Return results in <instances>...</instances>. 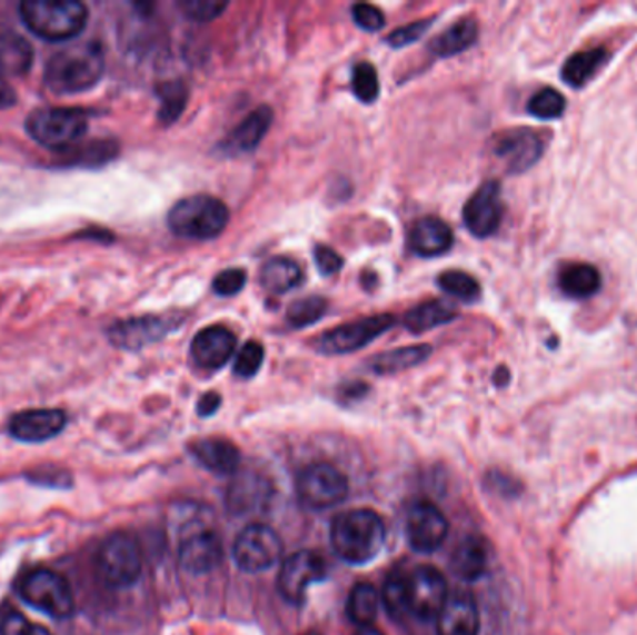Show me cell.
Returning <instances> with one entry per match:
<instances>
[{
    "label": "cell",
    "instance_id": "11",
    "mask_svg": "<svg viewBox=\"0 0 637 635\" xmlns=\"http://www.w3.org/2000/svg\"><path fill=\"white\" fill-rule=\"evenodd\" d=\"M448 579L431 565H419L405 576V602L414 617L431 621L448 602Z\"/></svg>",
    "mask_w": 637,
    "mask_h": 635
},
{
    "label": "cell",
    "instance_id": "41",
    "mask_svg": "<svg viewBox=\"0 0 637 635\" xmlns=\"http://www.w3.org/2000/svg\"><path fill=\"white\" fill-rule=\"evenodd\" d=\"M380 601L385 602L386 609H388L391 617L399 618L402 617V615H407V602H405V576L391 574L390 578L386 579L385 589H382Z\"/></svg>",
    "mask_w": 637,
    "mask_h": 635
},
{
    "label": "cell",
    "instance_id": "2",
    "mask_svg": "<svg viewBox=\"0 0 637 635\" xmlns=\"http://www.w3.org/2000/svg\"><path fill=\"white\" fill-rule=\"evenodd\" d=\"M104 73V54L99 43L66 47L47 62L46 85L52 93L71 96L96 87Z\"/></svg>",
    "mask_w": 637,
    "mask_h": 635
},
{
    "label": "cell",
    "instance_id": "25",
    "mask_svg": "<svg viewBox=\"0 0 637 635\" xmlns=\"http://www.w3.org/2000/svg\"><path fill=\"white\" fill-rule=\"evenodd\" d=\"M488 554L482 538L470 535L462 538L451 555V570L462 582H477L487 573Z\"/></svg>",
    "mask_w": 637,
    "mask_h": 635
},
{
    "label": "cell",
    "instance_id": "16",
    "mask_svg": "<svg viewBox=\"0 0 637 635\" xmlns=\"http://www.w3.org/2000/svg\"><path fill=\"white\" fill-rule=\"evenodd\" d=\"M543 138L531 129H512L494 138L492 153L504 162L507 172L522 173L543 155Z\"/></svg>",
    "mask_w": 637,
    "mask_h": 635
},
{
    "label": "cell",
    "instance_id": "49",
    "mask_svg": "<svg viewBox=\"0 0 637 635\" xmlns=\"http://www.w3.org/2000/svg\"><path fill=\"white\" fill-rule=\"evenodd\" d=\"M18 103V93L0 77V110L10 109Z\"/></svg>",
    "mask_w": 637,
    "mask_h": 635
},
{
    "label": "cell",
    "instance_id": "9",
    "mask_svg": "<svg viewBox=\"0 0 637 635\" xmlns=\"http://www.w3.org/2000/svg\"><path fill=\"white\" fill-rule=\"evenodd\" d=\"M183 314H165V315H142V317H131V319H123L118 321L109 328L110 344L121 350H137L146 349L150 345L161 341L170 334L179 330L183 325Z\"/></svg>",
    "mask_w": 637,
    "mask_h": 635
},
{
    "label": "cell",
    "instance_id": "35",
    "mask_svg": "<svg viewBox=\"0 0 637 635\" xmlns=\"http://www.w3.org/2000/svg\"><path fill=\"white\" fill-rule=\"evenodd\" d=\"M327 298H300V300H295V302L289 306L288 314H286V321H288L289 327L295 328V330H300V328L311 327V325H316L317 321H321L322 317L327 315Z\"/></svg>",
    "mask_w": 637,
    "mask_h": 635
},
{
    "label": "cell",
    "instance_id": "45",
    "mask_svg": "<svg viewBox=\"0 0 637 635\" xmlns=\"http://www.w3.org/2000/svg\"><path fill=\"white\" fill-rule=\"evenodd\" d=\"M352 21L366 32H379L385 29V13L371 4H355L352 7Z\"/></svg>",
    "mask_w": 637,
    "mask_h": 635
},
{
    "label": "cell",
    "instance_id": "39",
    "mask_svg": "<svg viewBox=\"0 0 637 635\" xmlns=\"http://www.w3.org/2000/svg\"><path fill=\"white\" fill-rule=\"evenodd\" d=\"M265 349L259 341H248L233 364V375L239 378H253L263 366Z\"/></svg>",
    "mask_w": 637,
    "mask_h": 635
},
{
    "label": "cell",
    "instance_id": "10",
    "mask_svg": "<svg viewBox=\"0 0 637 635\" xmlns=\"http://www.w3.org/2000/svg\"><path fill=\"white\" fill-rule=\"evenodd\" d=\"M394 325H396L394 315H374V317L358 319V321L341 325V327L321 334L313 341V347L321 355H350V353L368 347L371 341L388 333Z\"/></svg>",
    "mask_w": 637,
    "mask_h": 635
},
{
    "label": "cell",
    "instance_id": "17",
    "mask_svg": "<svg viewBox=\"0 0 637 635\" xmlns=\"http://www.w3.org/2000/svg\"><path fill=\"white\" fill-rule=\"evenodd\" d=\"M222 559H225V546L219 535L211 529L190 533L189 537L179 544V563L187 573H211L219 567Z\"/></svg>",
    "mask_w": 637,
    "mask_h": 635
},
{
    "label": "cell",
    "instance_id": "51",
    "mask_svg": "<svg viewBox=\"0 0 637 635\" xmlns=\"http://www.w3.org/2000/svg\"><path fill=\"white\" fill-rule=\"evenodd\" d=\"M355 635H385L380 629L375 628V626H364V628H358Z\"/></svg>",
    "mask_w": 637,
    "mask_h": 635
},
{
    "label": "cell",
    "instance_id": "12",
    "mask_svg": "<svg viewBox=\"0 0 637 635\" xmlns=\"http://www.w3.org/2000/svg\"><path fill=\"white\" fill-rule=\"evenodd\" d=\"M283 554V543L272 527L250 524L233 543V559L245 573H263L275 567Z\"/></svg>",
    "mask_w": 637,
    "mask_h": 635
},
{
    "label": "cell",
    "instance_id": "23",
    "mask_svg": "<svg viewBox=\"0 0 637 635\" xmlns=\"http://www.w3.org/2000/svg\"><path fill=\"white\" fill-rule=\"evenodd\" d=\"M270 494H272V487L263 475L241 472V474H236L228 488L226 505L233 515L242 516L252 510L263 509L265 504L269 502Z\"/></svg>",
    "mask_w": 637,
    "mask_h": 635
},
{
    "label": "cell",
    "instance_id": "38",
    "mask_svg": "<svg viewBox=\"0 0 637 635\" xmlns=\"http://www.w3.org/2000/svg\"><path fill=\"white\" fill-rule=\"evenodd\" d=\"M528 110L539 120H556L565 112V98L554 88H545L529 99Z\"/></svg>",
    "mask_w": 637,
    "mask_h": 635
},
{
    "label": "cell",
    "instance_id": "27",
    "mask_svg": "<svg viewBox=\"0 0 637 635\" xmlns=\"http://www.w3.org/2000/svg\"><path fill=\"white\" fill-rule=\"evenodd\" d=\"M431 345H414V347L386 350V353H380L368 361V369L374 375H380V377L397 375V373L407 371V369L424 364L431 356Z\"/></svg>",
    "mask_w": 637,
    "mask_h": 635
},
{
    "label": "cell",
    "instance_id": "8",
    "mask_svg": "<svg viewBox=\"0 0 637 635\" xmlns=\"http://www.w3.org/2000/svg\"><path fill=\"white\" fill-rule=\"evenodd\" d=\"M349 494V479L332 464L316 463L306 466L297 479L300 504L311 510L332 509Z\"/></svg>",
    "mask_w": 637,
    "mask_h": 635
},
{
    "label": "cell",
    "instance_id": "32",
    "mask_svg": "<svg viewBox=\"0 0 637 635\" xmlns=\"http://www.w3.org/2000/svg\"><path fill=\"white\" fill-rule=\"evenodd\" d=\"M380 595L371 584H357L350 591L347 598V617L350 623L357 624L358 628L374 626L375 618L379 615Z\"/></svg>",
    "mask_w": 637,
    "mask_h": 635
},
{
    "label": "cell",
    "instance_id": "15",
    "mask_svg": "<svg viewBox=\"0 0 637 635\" xmlns=\"http://www.w3.org/2000/svg\"><path fill=\"white\" fill-rule=\"evenodd\" d=\"M504 218L501 204V185L498 181H487L466 201L462 220L474 237L487 239L500 228Z\"/></svg>",
    "mask_w": 637,
    "mask_h": 635
},
{
    "label": "cell",
    "instance_id": "31",
    "mask_svg": "<svg viewBox=\"0 0 637 635\" xmlns=\"http://www.w3.org/2000/svg\"><path fill=\"white\" fill-rule=\"evenodd\" d=\"M559 287L570 298H589L600 289L603 278L593 265L569 264L559 272Z\"/></svg>",
    "mask_w": 637,
    "mask_h": 635
},
{
    "label": "cell",
    "instance_id": "14",
    "mask_svg": "<svg viewBox=\"0 0 637 635\" xmlns=\"http://www.w3.org/2000/svg\"><path fill=\"white\" fill-rule=\"evenodd\" d=\"M448 518L431 502H418L408 510L407 540L418 554H432L448 538Z\"/></svg>",
    "mask_w": 637,
    "mask_h": 635
},
{
    "label": "cell",
    "instance_id": "42",
    "mask_svg": "<svg viewBox=\"0 0 637 635\" xmlns=\"http://www.w3.org/2000/svg\"><path fill=\"white\" fill-rule=\"evenodd\" d=\"M0 635H51V632L29 621L23 613L8 612L0 618Z\"/></svg>",
    "mask_w": 637,
    "mask_h": 635
},
{
    "label": "cell",
    "instance_id": "6",
    "mask_svg": "<svg viewBox=\"0 0 637 635\" xmlns=\"http://www.w3.org/2000/svg\"><path fill=\"white\" fill-rule=\"evenodd\" d=\"M99 576L115 589L137 584L142 574V552L137 538L126 532L112 533L104 538L98 552Z\"/></svg>",
    "mask_w": 637,
    "mask_h": 635
},
{
    "label": "cell",
    "instance_id": "50",
    "mask_svg": "<svg viewBox=\"0 0 637 635\" xmlns=\"http://www.w3.org/2000/svg\"><path fill=\"white\" fill-rule=\"evenodd\" d=\"M507 383H509V371H507L506 367H500V369L496 371V375H494V384L501 388V386H506Z\"/></svg>",
    "mask_w": 637,
    "mask_h": 635
},
{
    "label": "cell",
    "instance_id": "3",
    "mask_svg": "<svg viewBox=\"0 0 637 635\" xmlns=\"http://www.w3.org/2000/svg\"><path fill=\"white\" fill-rule=\"evenodd\" d=\"M19 13L32 34L49 41L71 40L88 23L87 7L76 0H24Z\"/></svg>",
    "mask_w": 637,
    "mask_h": 635
},
{
    "label": "cell",
    "instance_id": "29",
    "mask_svg": "<svg viewBox=\"0 0 637 635\" xmlns=\"http://www.w3.org/2000/svg\"><path fill=\"white\" fill-rule=\"evenodd\" d=\"M477 36H479V27H477L476 19H460L429 43V51L432 57L437 58L455 57L470 49L476 43Z\"/></svg>",
    "mask_w": 637,
    "mask_h": 635
},
{
    "label": "cell",
    "instance_id": "44",
    "mask_svg": "<svg viewBox=\"0 0 637 635\" xmlns=\"http://www.w3.org/2000/svg\"><path fill=\"white\" fill-rule=\"evenodd\" d=\"M247 286V272L242 269L222 270L215 280H212V291L219 297H233Z\"/></svg>",
    "mask_w": 637,
    "mask_h": 635
},
{
    "label": "cell",
    "instance_id": "36",
    "mask_svg": "<svg viewBox=\"0 0 637 635\" xmlns=\"http://www.w3.org/2000/svg\"><path fill=\"white\" fill-rule=\"evenodd\" d=\"M438 287L449 297L459 298L462 302H476L481 297V287L474 276L462 270H446L438 276Z\"/></svg>",
    "mask_w": 637,
    "mask_h": 635
},
{
    "label": "cell",
    "instance_id": "46",
    "mask_svg": "<svg viewBox=\"0 0 637 635\" xmlns=\"http://www.w3.org/2000/svg\"><path fill=\"white\" fill-rule=\"evenodd\" d=\"M313 259H316L317 269L322 276L338 275L344 267V258L327 245H317L313 248Z\"/></svg>",
    "mask_w": 637,
    "mask_h": 635
},
{
    "label": "cell",
    "instance_id": "26",
    "mask_svg": "<svg viewBox=\"0 0 637 635\" xmlns=\"http://www.w3.org/2000/svg\"><path fill=\"white\" fill-rule=\"evenodd\" d=\"M34 49L23 36L0 30V77H21L32 68Z\"/></svg>",
    "mask_w": 637,
    "mask_h": 635
},
{
    "label": "cell",
    "instance_id": "7",
    "mask_svg": "<svg viewBox=\"0 0 637 635\" xmlns=\"http://www.w3.org/2000/svg\"><path fill=\"white\" fill-rule=\"evenodd\" d=\"M88 129V116L79 109H38L27 118V131L36 142L49 149L76 146Z\"/></svg>",
    "mask_w": 637,
    "mask_h": 635
},
{
    "label": "cell",
    "instance_id": "30",
    "mask_svg": "<svg viewBox=\"0 0 637 635\" xmlns=\"http://www.w3.org/2000/svg\"><path fill=\"white\" fill-rule=\"evenodd\" d=\"M259 281L270 295H286L293 291L302 281V269L293 259L272 258L263 265L259 272Z\"/></svg>",
    "mask_w": 637,
    "mask_h": 635
},
{
    "label": "cell",
    "instance_id": "24",
    "mask_svg": "<svg viewBox=\"0 0 637 635\" xmlns=\"http://www.w3.org/2000/svg\"><path fill=\"white\" fill-rule=\"evenodd\" d=\"M190 453L203 468L219 475H236L241 466V452L225 438H203L192 441Z\"/></svg>",
    "mask_w": 637,
    "mask_h": 635
},
{
    "label": "cell",
    "instance_id": "43",
    "mask_svg": "<svg viewBox=\"0 0 637 635\" xmlns=\"http://www.w3.org/2000/svg\"><path fill=\"white\" fill-rule=\"evenodd\" d=\"M435 23V18L424 19V21H416V23L407 24V27H401V29L394 30L388 38H386V43L394 47V49H402V47L412 46L416 41L424 38L425 32L431 29V24Z\"/></svg>",
    "mask_w": 637,
    "mask_h": 635
},
{
    "label": "cell",
    "instance_id": "13",
    "mask_svg": "<svg viewBox=\"0 0 637 635\" xmlns=\"http://www.w3.org/2000/svg\"><path fill=\"white\" fill-rule=\"evenodd\" d=\"M328 567L325 559L311 549H299L289 555L278 574V591L281 598L299 606L305 602L311 585L327 578Z\"/></svg>",
    "mask_w": 637,
    "mask_h": 635
},
{
    "label": "cell",
    "instance_id": "48",
    "mask_svg": "<svg viewBox=\"0 0 637 635\" xmlns=\"http://www.w3.org/2000/svg\"><path fill=\"white\" fill-rule=\"evenodd\" d=\"M220 405H222V397L217 391H207L201 395L196 413L200 418H211L212 414L219 413Z\"/></svg>",
    "mask_w": 637,
    "mask_h": 635
},
{
    "label": "cell",
    "instance_id": "21",
    "mask_svg": "<svg viewBox=\"0 0 637 635\" xmlns=\"http://www.w3.org/2000/svg\"><path fill=\"white\" fill-rule=\"evenodd\" d=\"M481 628V618L476 598L470 593L449 595L442 612L437 617L438 635H477Z\"/></svg>",
    "mask_w": 637,
    "mask_h": 635
},
{
    "label": "cell",
    "instance_id": "20",
    "mask_svg": "<svg viewBox=\"0 0 637 635\" xmlns=\"http://www.w3.org/2000/svg\"><path fill=\"white\" fill-rule=\"evenodd\" d=\"M236 347V334L231 330L225 327H207L196 334L190 344V355L201 369L217 371L230 361Z\"/></svg>",
    "mask_w": 637,
    "mask_h": 635
},
{
    "label": "cell",
    "instance_id": "1",
    "mask_svg": "<svg viewBox=\"0 0 637 635\" xmlns=\"http://www.w3.org/2000/svg\"><path fill=\"white\" fill-rule=\"evenodd\" d=\"M386 543L385 522L375 510L352 509L336 516L330 544L339 559L355 567L374 562Z\"/></svg>",
    "mask_w": 637,
    "mask_h": 635
},
{
    "label": "cell",
    "instance_id": "5",
    "mask_svg": "<svg viewBox=\"0 0 637 635\" xmlns=\"http://www.w3.org/2000/svg\"><path fill=\"white\" fill-rule=\"evenodd\" d=\"M18 593L29 606L43 612L49 617H71L76 612V598L68 579L49 568H34L19 579Z\"/></svg>",
    "mask_w": 637,
    "mask_h": 635
},
{
    "label": "cell",
    "instance_id": "37",
    "mask_svg": "<svg viewBox=\"0 0 637 635\" xmlns=\"http://www.w3.org/2000/svg\"><path fill=\"white\" fill-rule=\"evenodd\" d=\"M352 92L362 103L374 105L380 96V82L374 63L360 62L352 69Z\"/></svg>",
    "mask_w": 637,
    "mask_h": 635
},
{
    "label": "cell",
    "instance_id": "33",
    "mask_svg": "<svg viewBox=\"0 0 637 635\" xmlns=\"http://www.w3.org/2000/svg\"><path fill=\"white\" fill-rule=\"evenodd\" d=\"M606 60L608 52L604 49L576 52L575 57H570L563 66V81L573 88L586 87L587 82L600 71Z\"/></svg>",
    "mask_w": 637,
    "mask_h": 635
},
{
    "label": "cell",
    "instance_id": "52",
    "mask_svg": "<svg viewBox=\"0 0 637 635\" xmlns=\"http://www.w3.org/2000/svg\"><path fill=\"white\" fill-rule=\"evenodd\" d=\"M308 635H321V634H308Z\"/></svg>",
    "mask_w": 637,
    "mask_h": 635
},
{
    "label": "cell",
    "instance_id": "18",
    "mask_svg": "<svg viewBox=\"0 0 637 635\" xmlns=\"http://www.w3.org/2000/svg\"><path fill=\"white\" fill-rule=\"evenodd\" d=\"M68 424V418L58 408H36V410H24L10 419V435L19 441L29 444H40V441L51 440L62 433Z\"/></svg>",
    "mask_w": 637,
    "mask_h": 635
},
{
    "label": "cell",
    "instance_id": "34",
    "mask_svg": "<svg viewBox=\"0 0 637 635\" xmlns=\"http://www.w3.org/2000/svg\"><path fill=\"white\" fill-rule=\"evenodd\" d=\"M157 98L161 101V109H159V121L162 126H173L176 121L181 118L187 103H189V87L187 82L181 79H173V81H165L157 85Z\"/></svg>",
    "mask_w": 637,
    "mask_h": 635
},
{
    "label": "cell",
    "instance_id": "40",
    "mask_svg": "<svg viewBox=\"0 0 637 635\" xmlns=\"http://www.w3.org/2000/svg\"><path fill=\"white\" fill-rule=\"evenodd\" d=\"M179 8L185 18L195 23H209L219 18L220 13L228 8V2H217V0H183L179 2Z\"/></svg>",
    "mask_w": 637,
    "mask_h": 635
},
{
    "label": "cell",
    "instance_id": "22",
    "mask_svg": "<svg viewBox=\"0 0 637 635\" xmlns=\"http://www.w3.org/2000/svg\"><path fill=\"white\" fill-rule=\"evenodd\" d=\"M408 247L419 258H438L454 247V231L440 218H419L408 234Z\"/></svg>",
    "mask_w": 637,
    "mask_h": 635
},
{
    "label": "cell",
    "instance_id": "4",
    "mask_svg": "<svg viewBox=\"0 0 637 635\" xmlns=\"http://www.w3.org/2000/svg\"><path fill=\"white\" fill-rule=\"evenodd\" d=\"M230 222L225 201L207 195H195L178 201L168 212V228L189 241L217 239Z\"/></svg>",
    "mask_w": 637,
    "mask_h": 635
},
{
    "label": "cell",
    "instance_id": "28",
    "mask_svg": "<svg viewBox=\"0 0 637 635\" xmlns=\"http://www.w3.org/2000/svg\"><path fill=\"white\" fill-rule=\"evenodd\" d=\"M457 308L446 300H429L419 304L405 315V328L410 334L431 333L435 328L448 325L457 319Z\"/></svg>",
    "mask_w": 637,
    "mask_h": 635
},
{
    "label": "cell",
    "instance_id": "19",
    "mask_svg": "<svg viewBox=\"0 0 637 635\" xmlns=\"http://www.w3.org/2000/svg\"><path fill=\"white\" fill-rule=\"evenodd\" d=\"M272 120H275V115L270 107L267 105L258 107L217 146V151L225 157L252 153L253 149L263 142L265 135L272 126Z\"/></svg>",
    "mask_w": 637,
    "mask_h": 635
},
{
    "label": "cell",
    "instance_id": "47",
    "mask_svg": "<svg viewBox=\"0 0 637 635\" xmlns=\"http://www.w3.org/2000/svg\"><path fill=\"white\" fill-rule=\"evenodd\" d=\"M487 485L492 488L494 493L501 494V496H517L518 490H520V483L511 479L509 475L500 474V472L488 474Z\"/></svg>",
    "mask_w": 637,
    "mask_h": 635
}]
</instances>
